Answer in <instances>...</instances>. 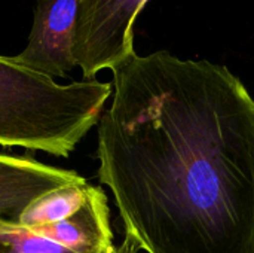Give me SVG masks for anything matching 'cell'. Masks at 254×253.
Here are the masks:
<instances>
[{"label":"cell","mask_w":254,"mask_h":253,"mask_svg":"<svg viewBox=\"0 0 254 253\" xmlns=\"http://www.w3.org/2000/svg\"><path fill=\"white\" fill-rule=\"evenodd\" d=\"M113 72L98 180L147 253H254V100L225 66L168 51Z\"/></svg>","instance_id":"1"},{"label":"cell","mask_w":254,"mask_h":253,"mask_svg":"<svg viewBox=\"0 0 254 253\" xmlns=\"http://www.w3.org/2000/svg\"><path fill=\"white\" fill-rule=\"evenodd\" d=\"M112 84L97 79L60 85L0 55V146L67 158L98 124Z\"/></svg>","instance_id":"2"},{"label":"cell","mask_w":254,"mask_h":253,"mask_svg":"<svg viewBox=\"0 0 254 253\" xmlns=\"http://www.w3.org/2000/svg\"><path fill=\"white\" fill-rule=\"evenodd\" d=\"M149 0H79L73 57L85 81L135 54L134 22Z\"/></svg>","instance_id":"3"},{"label":"cell","mask_w":254,"mask_h":253,"mask_svg":"<svg viewBox=\"0 0 254 253\" xmlns=\"http://www.w3.org/2000/svg\"><path fill=\"white\" fill-rule=\"evenodd\" d=\"M79 0H37L28 43L13 61L49 78H64L76 66L73 42Z\"/></svg>","instance_id":"4"},{"label":"cell","mask_w":254,"mask_h":253,"mask_svg":"<svg viewBox=\"0 0 254 253\" xmlns=\"http://www.w3.org/2000/svg\"><path fill=\"white\" fill-rule=\"evenodd\" d=\"M85 182L74 170L48 166L28 157L0 154V222H19L21 213L36 198Z\"/></svg>","instance_id":"5"},{"label":"cell","mask_w":254,"mask_h":253,"mask_svg":"<svg viewBox=\"0 0 254 253\" xmlns=\"http://www.w3.org/2000/svg\"><path fill=\"white\" fill-rule=\"evenodd\" d=\"M77 253H113V231L107 197L100 186L88 183L82 206L68 218L31 228Z\"/></svg>","instance_id":"6"},{"label":"cell","mask_w":254,"mask_h":253,"mask_svg":"<svg viewBox=\"0 0 254 253\" xmlns=\"http://www.w3.org/2000/svg\"><path fill=\"white\" fill-rule=\"evenodd\" d=\"M85 183H76L54 189L31 201L19 216V225L27 228L60 222L73 215L83 203L86 195Z\"/></svg>","instance_id":"7"},{"label":"cell","mask_w":254,"mask_h":253,"mask_svg":"<svg viewBox=\"0 0 254 253\" xmlns=\"http://www.w3.org/2000/svg\"><path fill=\"white\" fill-rule=\"evenodd\" d=\"M0 253L77 252L18 222H0Z\"/></svg>","instance_id":"8"},{"label":"cell","mask_w":254,"mask_h":253,"mask_svg":"<svg viewBox=\"0 0 254 253\" xmlns=\"http://www.w3.org/2000/svg\"><path fill=\"white\" fill-rule=\"evenodd\" d=\"M138 252V248H137V245L134 243V240L132 239H129L128 236H125V239H124V242L115 249V252L113 253H137Z\"/></svg>","instance_id":"9"}]
</instances>
